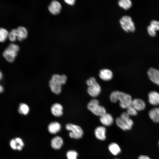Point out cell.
I'll return each mask as SVG.
<instances>
[{"mask_svg": "<svg viewBox=\"0 0 159 159\" xmlns=\"http://www.w3.org/2000/svg\"><path fill=\"white\" fill-rule=\"evenodd\" d=\"M110 98L113 103H116L119 101V105L122 108L127 109L131 105L132 99L130 95L118 91L112 92L110 94Z\"/></svg>", "mask_w": 159, "mask_h": 159, "instance_id": "1", "label": "cell"}, {"mask_svg": "<svg viewBox=\"0 0 159 159\" xmlns=\"http://www.w3.org/2000/svg\"><path fill=\"white\" fill-rule=\"evenodd\" d=\"M117 125L124 131L131 130L133 125V122L130 116L125 112H122L120 117L115 120Z\"/></svg>", "mask_w": 159, "mask_h": 159, "instance_id": "2", "label": "cell"}, {"mask_svg": "<svg viewBox=\"0 0 159 159\" xmlns=\"http://www.w3.org/2000/svg\"><path fill=\"white\" fill-rule=\"evenodd\" d=\"M19 50L18 45L10 43L4 51L3 55L8 62H12L14 60Z\"/></svg>", "mask_w": 159, "mask_h": 159, "instance_id": "3", "label": "cell"}, {"mask_svg": "<svg viewBox=\"0 0 159 159\" xmlns=\"http://www.w3.org/2000/svg\"><path fill=\"white\" fill-rule=\"evenodd\" d=\"M87 108L95 115L101 116L106 113L105 108L99 105L98 100L96 99H92L88 103Z\"/></svg>", "mask_w": 159, "mask_h": 159, "instance_id": "4", "label": "cell"}, {"mask_svg": "<svg viewBox=\"0 0 159 159\" xmlns=\"http://www.w3.org/2000/svg\"><path fill=\"white\" fill-rule=\"evenodd\" d=\"M66 129L70 132L69 135L72 138L79 139L82 138L84 132L82 128L79 125L68 123L65 125Z\"/></svg>", "mask_w": 159, "mask_h": 159, "instance_id": "5", "label": "cell"}, {"mask_svg": "<svg viewBox=\"0 0 159 159\" xmlns=\"http://www.w3.org/2000/svg\"><path fill=\"white\" fill-rule=\"evenodd\" d=\"M120 22L122 28L125 32H128L130 31L133 32L135 31L134 23L130 16H122L120 20Z\"/></svg>", "mask_w": 159, "mask_h": 159, "instance_id": "6", "label": "cell"}, {"mask_svg": "<svg viewBox=\"0 0 159 159\" xmlns=\"http://www.w3.org/2000/svg\"><path fill=\"white\" fill-rule=\"evenodd\" d=\"M147 74L150 80L159 86V70L150 68L148 71Z\"/></svg>", "mask_w": 159, "mask_h": 159, "instance_id": "7", "label": "cell"}, {"mask_svg": "<svg viewBox=\"0 0 159 159\" xmlns=\"http://www.w3.org/2000/svg\"><path fill=\"white\" fill-rule=\"evenodd\" d=\"M49 11L52 14L56 15L59 14L62 9L60 3L55 0L52 1L48 7Z\"/></svg>", "mask_w": 159, "mask_h": 159, "instance_id": "8", "label": "cell"}, {"mask_svg": "<svg viewBox=\"0 0 159 159\" xmlns=\"http://www.w3.org/2000/svg\"><path fill=\"white\" fill-rule=\"evenodd\" d=\"M87 90L88 93L91 96L95 97L100 94L101 88L100 85L97 82L88 86Z\"/></svg>", "mask_w": 159, "mask_h": 159, "instance_id": "9", "label": "cell"}, {"mask_svg": "<svg viewBox=\"0 0 159 159\" xmlns=\"http://www.w3.org/2000/svg\"><path fill=\"white\" fill-rule=\"evenodd\" d=\"M131 105L137 111L144 110L146 107L145 101L140 98H135L132 100Z\"/></svg>", "mask_w": 159, "mask_h": 159, "instance_id": "10", "label": "cell"}, {"mask_svg": "<svg viewBox=\"0 0 159 159\" xmlns=\"http://www.w3.org/2000/svg\"><path fill=\"white\" fill-rule=\"evenodd\" d=\"M63 108L60 104L56 103L52 105L51 107V111L52 115L56 117H59L63 114Z\"/></svg>", "mask_w": 159, "mask_h": 159, "instance_id": "11", "label": "cell"}, {"mask_svg": "<svg viewBox=\"0 0 159 159\" xmlns=\"http://www.w3.org/2000/svg\"><path fill=\"white\" fill-rule=\"evenodd\" d=\"M148 100L153 106L159 105V93L155 91H152L148 94Z\"/></svg>", "mask_w": 159, "mask_h": 159, "instance_id": "12", "label": "cell"}, {"mask_svg": "<svg viewBox=\"0 0 159 159\" xmlns=\"http://www.w3.org/2000/svg\"><path fill=\"white\" fill-rule=\"evenodd\" d=\"M100 122L104 125L109 126L112 125L113 123V119L112 115L109 113H106L100 117Z\"/></svg>", "mask_w": 159, "mask_h": 159, "instance_id": "13", "label": "cell"}, {"mask_svg": "<svg viewBox=\"0 0 159 159\" xmlns=\"http://www.w3.org/2000/svg\"><path fill=\"white\" fill-rule=\"evenodd\" d=\"M106 129L104 126H99L96 128L94 133L96 137L98 140H104L106 139Z\"/></svg>", "mask_w": 159, "mask_h": 159, "instance_id": "14", "label": "cell"}, {"mask_svg": "<svg viewBox=\"0 0 159 159\" xmlns=\"http://www.w3.org/2000/svg\"><path fill=\"white\" fill-rule=\"evenodd\" d=\"M99 76L102 80L108 81L112 79L113 74L111 70L107 69H104L100 71Z\"/></svg>", "mask_w": 159, "mask_h": 159, "instance_id": "15", "label": "cell"}, {"mask_svg": "<svg viewBox=\"0 0 159 159\" xmlns=\"http://www.w3.org/2000/svg\"><path fill=\"white\" fill-rule=\"evenodd\" d=\"M51 79L54 82L62 85L66 84L67 77L65 74H54L52 75Z\"/></svg>", "mask_w": 159, "mask_h": 159, "instance_id": "16", "label": "cell"}, {"mask_svg": "<svg viewBox=\"0 0 159 159\" xmlns=\"http://www.w3.org/2000/svg\"><path fill=\"white\" fill-rule=\"evenodd\" d=\"M17 39L19 41L26 39L28 36V32L26 29L22 26H19L16 29Z\"/></svg>", "mask_w": 159, "mask_h": 159, "instance_id": "17", "label": "cell"}, {"mask_svg": "<svg viewBox=\"0 0 159 159\" xmlns=\"http://www.w3.org/2000/svg\"><path fill=\"white\" fill-rule=\"evenodd\" d=\"M63 141L62 138L59 136L54 137L51 140L52 147L55 150L59 149L62 147Z\"/></svg>", "mask_w": 159, "mask_h": 159, "instance_id": "18", "label": "cell"}, {"mask_svg": "<svg viewBox=\"0 0 159 159\" xmlns=\"http://www.w3.org/2000/svg\"><path fill=\"white\" fill-rule=\"evenodd\" d=\"M148 115L150 118L153 122L159 123V107H155L150 110Z\"/></svg>", "mask_w": 159, "mask_h": 159, "instance_id": "19", "label": "cell"}, {"mask_svg": "<svg viewBox=\"0 0 159 159\" xmlns=\"http://www.w3.org/2000/svg\"><path fill=\"white\" fill-rule=\"evenodd\" d=\"M61 128L60 124L57 122H53L50 123L48 125L49 132L52 134H55L59 132Z\"/></svg>", "mask_w": 159, "mask_h": 159, "instance_id": "20", "label": "cell"}, {"mask_svg": "<svg viewBox=\"0 0 159 159\" xmlns=\"http://www.w3.org/2000/svg\"><path fill=\"white\" fill-rule=\"evenodd\" d=\"M49 86L52 92L56 95H59L62 91V85L53 82L50 79L49 82Z\"/></svg>", "mask_w": 159, "mask_h": 159, "instance_id": "21", "label": "cell"}, {"mask_svg": "<svg viewBox=\"0 0 159 159\" xmlns=\"http://www.w3.org/2000/svg\"><path fill=\"white\" fill-rule=\"evenodd\" d=\"M108 148L110 153L115 155H118L121 152L120 146L115 143H110L108 146Z\"/></svg>", "mask_w": 159, "mask_h": 159, "instance_id": "22", "label": "cell"}, {"mask_svg": "<svg viewBox=\"0 0 159 159\" xmlns=\"http://www.w3.org/2000/svg\"><path fill=\"white\" fill-rule=\"evenodd\" d=\"M18 110L20 114L24 115H26L29 112V108L26 104L21 103L19 105Z\"/></svg>", "mask_w": 159, "mask_h": 159, "instance_id": "23", "label": "cell"}, {"mask_svg": "<svg viewBox=\"0 0 159 159\" xmlns=\"http://www.w3.org/2000/svg\"><path fill=\"white\" fill-rule=\"evenodd\" d=\"M119 6L125 10L130 8L132 5V3L130 0H121L118 2Z\"/></svg>", "mask_w": 159, "mask_h": 159, "instance_id": "24", "label": "cell"}, {"mask_svg": "<svg viewBox=\"0 0 159 159\" xmlns=\"http://www.w3.org/2000/svg\"><path fill=\"white\" fill-rule=\"evenodd\" d=\"M9 32L5 29L0 28V42H4L8 36Z\"/></svg>", "mask_w": 159, "mask_h": 159, "instance_id": "25", "label": "cell"}, {"mask_svg": "<svg viewBox=\"0 0 159 159\" xmlns=\"http://www.w3.org/2000/svg\"><path fill=\"white\" fill-rule=\"evenodd\" d=\"M66 155L67 159H77L78 154L76 151L71 150L67 152Z\"/></svg>", "mask_w": 159, "mask_h": 159, "instance_id": "26", "label": "cell"}, {"mask_svg": "<svg viewBox=\"0 0 159 159\" xmlns=\"http://www.w3.org/2000/svg\"><path fill=\"white\" fill-rule=\"evenodd\" d=\"M9 40L12 42L16 40L17 38V35L16 29H12L9 33L8 36Z\"/></svg>", "mask_w": 159, "mask_h": 159, "instance_id": "27", "label": "cell"}, {"mask_svg": "<svg viewBox=\"0 0 159 159\" xmlns=\"http://www.w3.org/2000/svg\"><path fill=\"white\" fill-rule=\"evenodd\" d=\"M127 113L129 116H136L138 114V111L131 105L127 109Z\"/></svg>", "mask_w": 159, "mask_h": 159, "instance_id": "28", "label": "cell"}, {"mask_svg": "<svg viewBox=\"0 0 159 159\" xmlns=\"http://www.w3.org/2000/svg\"><path fill=\"white\" fill-rule=\"evenodd\" d=\"M150 25L152 27L155 31H159V21L153 20L150 22Z\"/></svg>", "mask_w": 159, "mask_h": 159, "instance_id": "29", "label": "cell"}, {"mask_svg": "<svg viewBox=\"0 0 159 159\" xmlns=\"http://www.w3.org/2000/svg\"><path fill=\"white\" fill-rule=\"evenodd\" d=\"M147 29L148 33L150 36L154 37L156 35L155 30L150 25L148 26Z\"/></svg>", "mask_w": 159, "mask_h": 159, "instance_id": "30", "label": "cell"}, {"mask_svg": "<svg viewBox=\"0 0 159 159\" xmlns=\"http://www.w3.org/2000/svg\"><path fill=\"white\" fill-rule=\"evenodd\" d=\"M97 82L95 78L93 77H91L87 79L86 83L88 86Z\"/></svg>", "mask_w": 159, "mask_h": 159, "instance_id": "31", "label": "cell"}, {"mask_svg": "<svg viewBox=\"0 0 159 159\" xmlns=\"http://www.w3.org/2000/svg\"><path fill=\"white\" fill-rule=\"evenodd\" d=\"M11 147L14 150H16L17 147L18 145L15 139H11L10 143Z\"/></svg>", "mask_w": 159, "mask_h": 159, "instance_id": "32", "label": "cell"}, {"mask_svg": "<svg viewBox=\"0 0 159 159\" xmlns=\"http://www.w3.org/2000/svg\"><path fill=\"white\" fill-rule=\"evenodd\" d=\"M15 140L18 145H19L22 147L24 146V143L22 140L19 138H16Z\"/></svg>", "mask_w": 159, "mask_h": 159, "instance_id": "33", "label": "cell"}, {"mask_svg": "<svg viewBox=\"0 0 159 159\" xmlns=\"http://www.w3.org/2000/svg\"><path fill=\"white\" fill-rule=\"evenodd\" d=\"M137 159H151L150 157L147 155H140L138 158Z\"/></svg>", "mask_w": 159, "mask_h": 159, "instance_id": "34", "label": "cell"}, {"mask_svg": "<svg viewBox=\"0 0 159 159\" xmlns=\"http://www.w3.org/2000/svg\"><path fill=\"white\" fill-rule=\"evenodd\" d=\"M64 1L67 4L71 5H74L75 3L74 0H65Z\"/></svg>", "mask_w": 159, "mask_h": 159, "instance_id": "35", "label": "cell"}, {"mask_svg": "<svg viewBox=\"0 0 159 159\" xmlns=\"http://www.w3.org/2000/svg\"><path fill=\"white\" fill-rule=\"evenodd\" d=\"M22 147L21 146L18 145L17 147V149L19 150H22Z\"/></svg>", "mask_w": 159, "mask_h": 159, "instance_id": "36", "label": "cell"}, {"mask_svg": "<svg viewBox=\"0 0 159 159\" xmlns=\"http://www.w3.org/2000/svg\"><path fill=\"white\" fill-rule=\"evenodd\" d=\"M4 89L1 85H0V93L2 92L3 91Z\"/></svg>", "mask_w": 159, "mask_h": 159, "instance_id": "37", "label": "cell"}, {"mask_svg": "<svg viewBox=\"0 0 159 159\" xmlns=\"http://www.w3.org/2000/svg\"><path fill=\"white\" fill-rule=\"evenodd\" d=\"M2 75L1 72L0 71V80L2 79Z\"/></svg>", "mask_w": 159, "mask_h": 159, "instance_id": "38", "label": "cell"}, {"mask_svg": "<svg viewBox=\"0 0 159 159\" xmlns=\"http://www.w3.org/2000/svg\"><path fill=\"white\" fill-rule=\"evenodd\" d=\"M158 145L159 146V141L158 142Z\"/></svg>", "mask_w": 159, "mask_h": 159, "instance_id": "39", "label": "cell"}, {"mask_svg": "<svg viewBox=\"0 0 159 159\" xmlns=\"http://www.w3.org/2000/svg\"><path fill=\"white\" fill-rule=\"evenodd\" d=\"M114 159H118V158H115Z\"/></svg>", "mask_w": 159, "mask_h": 159, "instance_id": "40", "label": "cell"}]
</instances>
